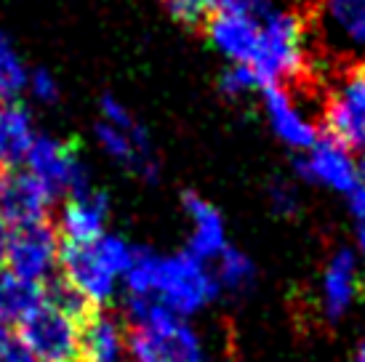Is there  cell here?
I'll list each match as a JSON object with an SVG mask.
<instances>
[{
  "mask_svg": "<svg viewBox=\"0 0 365 362\" xmlns=\"http://www.w3.org/2000/svg\"><path fill=\"white\" fill-rule=\"evenodd\" d=\"M355 253L365 259V222H357V229H355Z\"/></svg>",
  "mask_w": 365,
  "mask_h": 362,
  "instance_id": "31",
  "label": "cell"
},
{
  "mask_svg": "<svg viewBox=\"0 0 365 362\" xmlns=\"http://www.w3.org/2000/svg\"><path fill=\"white\" fill-rule=\"evenodd\" d=\"M19 341L32 362H81L83 317L61 309L48 299L19 322Z\"/></svg>",
  "mask_w": 365,
  "mask_h": 362,
  "instance_id": "6",
  "label": "cell"
},
{
  "mask_svg": "<svg viewBox=\"0 0 365 362\" xmlns=\"http://www.w3.org/2000/svg\"><path fill=\"white\" fill-rule=\"evenodd\" d=\"M355 362H365V341L357 343V349H355Z\"/></svg>",
  "mask_w": 365,
  "mask_h": 362,
  "instance_id": "32",
  "label": "cell"
},
{
  "mask_svg": "<svg viewBox=\"0 0 365 362\" xmlns=\"http://www.w3.org/2000/svg\"><path fill=\"white\" fill-rule=\"evenodd\" d=\"M317 30L336 53L365 56V0H317Z\"/></svg>",
  "mask_w": 365,
  "mask_h": 362,
  "instance_id": "13",
  "label": "cell"
},
{
  "mask_svg": "<svg viewBox=\"0 0 365 362\" xmlns=\"http://www.w3.org/2000/svg\"><path fill=\"white\" fill-rule=\"evenodd\" d=\"M24 168L32 176H38L51 190L53 197H61V195L72 197V195L91 190V173L81 160V155L64 139H56L48 133H41L35 139Z\"/></svg>",
  "mask_w": 365,
  "mask_h": 362,
  "instance_id": "8",
  "label": "cell"
},
{
  "mask_svg": "<svg viewBox=\"0 0 365 362\" xmlns=\"http://www.w3.org/2000/svg\"><path fill=\"white\" fill-rule=\"evenodd\" d=\"M59 256L61 234L48 222L11 227L6 245V264L11 272L43 285L59 269Z\"/></svg>",
  "mask_w": 365,
  "mask_h": 362,
  "instance_id": "9",
  "label": "cell"
},
{
  "mask_svg": "<svg viewBox=\"0 0 365 362\" xmlns=\"http://www.w3.org/2000/svg\"><path fill=\"white\" fill-rule=\"evenodd\" d=\"M346 202H349V213L355 216V222H365V162L360 165V181L346 195Z\"/></svg>",
  "mask_w": 365,
  "mask_h": 362,
  "instance_id": "29",
  "label": "cell"
},
{
  "mask_svg": "<svg viewBox=\"0 0 365 362\" xmlns=\"http://www.w3.org/2000/svg\"><path fill=\"white\" fill-rule=\"evenodd\" d=\"M123 288L128 299H153L182 317L197 314L219 296L208 262L190 251L163 256L150 248H136Z\"/></svg>",
  "mask_w": 365,
  "mask_h": 362,
  "instance_id": "1",
  "label": "cell"
},
{
  "mask_svg": "<svg viewBox=\"0 0 365 362\" xmlns=\"http://www.w3.org/2000/svg\"><path fill=\"white\" fill-rule=\"evenodd\" d=\"M110 224V200L99 190H86L67 197L59 213V234L64 242H91L102 237Z\"/></svg>",
  "mask_w": 365,
  "mask_h": 362,
  "instance_id": "15",
  "label": "cell"
},
{
  "mask_svg": "<svg viewBox=\"0 0 365 362\" xmlns=\"http://www.w3.org/2000/svg\"><path fill=\"white\" fill-rule=\"evenodd\" d=\"M133 251L136 245L110 232L91 242H61V280L78 291L88 306H104L123 288Z\"/></svg>",
  "mask_w": 365,
  "mask_h": 362,
  "instance_id": "2",
  "label": "cell"
},
{
  "mask_svg": "<svg viewBox=\"0 0 365 362\" xmlns=\"http://www.w3.org/2000/svg\"><path fill=\"white\" fill-rule=\"evenodd\" d=\"M30 70L21 61L19 51L14 48L3 35H0V101H14L21 93H27Z\"/></svg>",
  "mask_w": 365,
  "mask_h": 362,
  "instance_id": "22",
  "label": "cell"
},
{
  "mask_svg": "<svg viewBox=\"0 0 365 362\" xmlns=\"http://www.w3.org/2000/svg\"><path fill=\"white\" fill-rule=\"evenodd\" d=\"M296 173L307 184L331 190L336 195H349L360 181V162L355 152L331 136H320L309 150L296 160Z\"/></svg>",
  "mask_w": 365,
  "mask_h": 362,
  "instance_id": "10",
  "label": "cell"
},
{
  "mask_svg": "<svg viewBox=\"0 0 365 362\" xmlns=\"http://www.w3.org/2000/svg\"><path fill=\"white\" fill-rule=\"evenodd\" d=\"M0 362H32L30 352L21 346L19 336L11 333V325L0 322Z\"/></svg>",
  "mask_w": 365,
  "mask_h": 362,
  "instance_id": "27",
  "label": "cell"
},
{
  "mask_svg": "<svg viewBox=\"0 0 365 362\" xmlns=\"http://www.w3.org/2000/svg\"><path fill=\"white\" fill-rule=\"evenodd\" d=\"M53 200L51 190L27 168L0 173V216L9 227L46 222Z\"/></svg>",
  "mask_w": 365,
  "mask_h": 362,
  "instance_id": "12",
  "label": "cell"
},
{
  "mask_svg": "<svg viewBox=\"0 0 365 362\" xmlns=\"http://www.w3.org/2000/svg\"><path fill=\"white\" fill-rule=\"evenodd\" d=\"M128 357V328L115 314L96 312L83 320L81 362H123Z\"/></svg>",
  "mask_w": 365,
  "mask_h": 362,
  "instance_id": "19",
  "label": "cell"
},
{
  "mask_svg": "<svg viewBox=\"0 0 365 362\" xmlns=\"http://www.w3.org/2000/svg\"><path fill=\"white\" fill-rule=\"evenodd\" d=\"M262 14H213L208 19V41L213 51L230 64H248L259 38Z\"/></svg>",
  "mask_w": 365,
  "mask_h": 362,
  "instance_id": "17",
  "label": "cell"
},
{
  "mask_svg": "<svg viewBox=\"0 0 365 362\" xmlns=\"http://www.w3.org/2000/svg\"><path fill=\"white\" fill-rule=\"evenodd\" d=\"M163 6L179 24H190V27L208 21V14L213 11L211 0H163Z\"/></svg>",
  "mask_w": 365,
  "mask_h": 362,
  "instance_id": "24",
  "label": "cell"
},
{
  "mask_svg": "<svg viewBox=\"0 0 365 362\" xmlns=\"http://www.w3.org/2000/svg\"><path fill=\"white\" fill-rule=\"evenodd\" d=\"M360 293V256L352 248H341L325 264L320 282V306L328 320H341Z\"/></svg>",
  "mask_w": 365,
  "mask_h": 362,
  "instance_id": "14",
  "label": "cell"
},
{
  "mask_svg": "<svg viewBox=\"0 0 365 362\" xmlns=\"http://www.w3.org/2000/svg\"><path fill=\"white\" fill-rule=\"evenodd\" d=\"M125 309L131 362H205L203 338L187 317L153 299H128Z\"/></svg>",
  "mask_w": 365,
  "mask_h": 362,
  "instance_id": "3",
  "label": "cell"
},
{
  "mask_svg": "<svg viewBox=\"0 0 365 362\" xmlns=\"http://www.w3.org/2000/svg\"><path fill=\"white\" fill-rule=\"evenodd\" d=\"M213 14H262L269 0H211Z\"/></svg>",
  "mask_w": 365,
  "mask_h": 362,
  "instance_id": "28",
  "label": "cell"
},
{
  "mask_svg": "<svg viewBox=\"0 0 365 362\" xmlns=\"http://www.w3.org/2000/svg\"><path fill=\"white\" fill-rule=\"evenodd\" d=\"M267 197H269V205H272V211L277 216H294L299 211V202H302L299 200V190L285 179L274 181L269 192H267Z\"/></svg>",
  "mask_w": 365,
  "mask_h": 362,
  "instance_id": "26",
  "label": "cell"
},
{
  "mask_svg": "<svg viewBox=\"0 0 365 362\" xmlns=\"http://www.w3.org/2000/svg\"><path fill=\"white\" fill-rule=\"evenodd\" d=\"M9 232H11V227L6 224V219L0 216V264L6 262V245H9Z\"/></svg>",
  "mask_w": 365,
  "mask_h": 362,
  "instance_id": "30",
  "label": "cell"
},
{
  "mask_svg": "<svg viewBox=\"0 0 365 362\" xmlns=\"http://www.w3.org/2000/svg\"><path fill=\"white\" fill-rule=\"evenodd\" d=\"M46 299V291L38 282L21 277L9 267L0 269V322L19 325L30 312H35Z\"/></svg>",
  "mask_w": 365,
  "mask_h": 362,
  "instance_id": "20",
  "label": "cell"
},
{
  "mask_svg": "<svg viewBox=\"0 0 365 362\" xmlns=\"http://www.w3.org/2000/svg\"><path fill=\"white\" fill-rule=\"evenodd\" d=\"M38 136L41 133L35 128V118L27 104H21L19 99L0 101V171L21 168Z\"/></svg>",
  "mask_w": 365,
  "mask_h": 362,
  "instance_id": "18",
  "label": "cell"
},
{
  "mask_svg": "<svg viewBox=\"0 0 365 362\" xmlns=\"http://www.w3.org/2000/svg\"><path fill=\"white\" fill-rule=\"evenodd\" d=\"M27 93H30L38 104H56L61 96V86L48 70H30Z\"/></svg>",
  "mask_w": 365,
  "mask_h": 362,
  "instance_id": "25",
  "label": "cell"
},
{
  "mask_svg": "<svg viewBox=\"0 0 365 362\" xmlns=\"http://www.w3.org/2000/svg\"><path fill=\"white\" fill-rule=\"evenodd\" d=\"M262 83L285 86L307 70V24L285 6H267L259 16V38L251 61L245 64Z\"/></svg>",
  "mask_w": 365,
  "mask_h": 362,
  "instance_id": "4",
  "label": "cell"
},
{
  "mask_svg": "<svg viewBox=\"0 0 365 362\" xmlns=\"http://www.w3.org/2000/svg\"><path fill=\"white\" fill-rule=\"evenodd\" d=\"M93 139L107 157L131 168L142 179L150 181L158 176V160H155L150 133L136 120V115L112 93L102 96L99 120L93 125Z\"/></svg>",
  "mask_w": 365,
  "mask_h": 362,
  "instance_id": "5",
  "label": "cell"
},
{
  "mask_svg": "<svg viewBox=\"0 0 365 362\" xmlns=\"http://www.w3.org/2000/svg\"><path fill=\"white\" fill-rule=\"evenodd\" d=\"M219 88L230 99H245L256 90H262V83L256 81V75L245 64H230L219 78Z\"/></svg>",
  "mask_w": 365,
  "mask_h": 362,
  "instance_id": "23",
  "label": "cell"
},
{
  "mask_svg": "<svg viewBox=\"0 0 365 362\" xmlns=\"http://www.w3.org/2000/svg\"><path fill=\"white\" fill-rule=\"evenodd\" d=\"M323 125L328 136L365 155V70L346 67L339 72L323 101Z\"/></svg>",
  "mask_w": 365,
  "mask_h": 362,
  "instance_id": "7",
  "label": "cell"
},
{
  "mask_svg": "<svg viewBox=\"0 0 365 362\" xmlns=\"http://www.w3.org/2000/svg\"><path fill=\"white\" fill-rule=\"evenodd\" d=\"M213 277H216L219 291L243 293L256 282V264L245 251L227 245V248L213 259Z\"/></svg>",
  "mask_w": 365,
  "mask_h": 362,
  "instance_id": "21",
  "label": "cell"
},
{
  "mask_svg": "<svg viewBox=\"0 0 365 362\" xmlns=\"http://www.w3.org/2000/svg\"><path fill=\"white\" fill-rule=\"evenodd\" d=\"M262 112L274 139L285 144L288 150L304 152L320 139L317 118L307 110L304 101L285 86L262 88Z\"/></svg>",
  "mask_w": 365,
  "mask_h": 362,
  "instance_id": "11",
  "label": "cell"
},
{
  "mask_svg": "<svg viewBox=\"0 0 365 362\" xmlns=\"http://www.w3.org/2000/svg\"><path fill=\"white\" fill-rule=\"evenodd\" d=\"M182 208L190 224L187 251L195 253L203 262H213L219 253L230 245L227 242V224H224L219 208L211 200H205L197 192H187L182 197Z\"/></svg>",
  "mask_w": 365,
  "mask_h": 362,
  "instance_id": "16",
  "label": "cell"
}]
</instances>
